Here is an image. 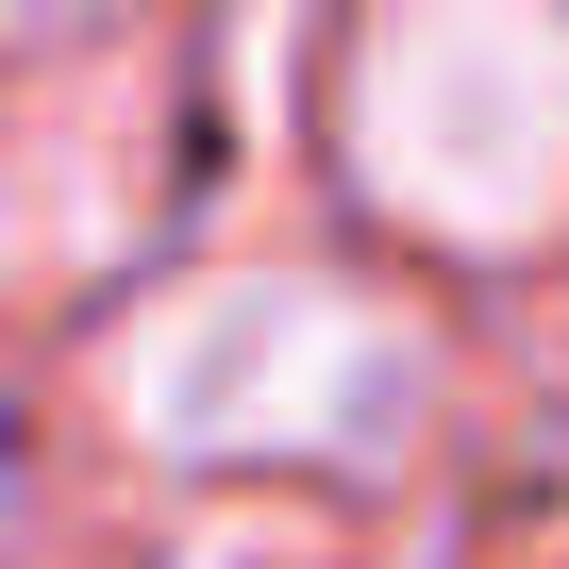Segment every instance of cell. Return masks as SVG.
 I'll use <instances>...</instances> for the list:
<instances>
[{
	"mask_svg": "<svg viewBox=\"0 0 569 569\" xmlns=\"http://www.w3.org/2000/svg\"><path fill=\"white\" fill-rule=\"evenodd\" d=\"M352 168L452 251L569 218V0H386L352 51Z\"/></svg>",
	"mask_w": 569,
	"mask_h": 569,
	"instance_id": "6da1fadb",
	"label": "cell"
},
{
	"mask_svg": "<svg viewBox=\"0 0 569 569\" xmlns=\"http://www.w3.org/2000/svg\"><path fill=\"white\" fill-rule=\"evenodd\" d=\"M51 18H84V0H0V34H51Z\"/></svg>",
	"mask_w": 569,
	"mask_h": 569,
	"instance_id": "3957f363",
	"label": "cell"
},
{
	"mask_svg": "<svg viewBox=\"0 0 569 569\" xmlns=\"http://www.w3.org/2000/svg\"><path fill=\"white\" fill-rule=\"evenodd\" d=\"M118 402L151 452H369V436H402L419 352L319 268H218L134 319Z\"/></svg>",
	"mask_w": 569,
	"mask_h": 569,
	"instance_id": "7a4b0ae2",
	"label": "cell"
}]
</instances>
